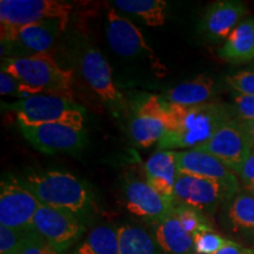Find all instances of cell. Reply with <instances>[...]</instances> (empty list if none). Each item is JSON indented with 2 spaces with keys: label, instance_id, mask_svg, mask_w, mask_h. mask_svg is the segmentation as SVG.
Wrapping results in <instances>:
<instances>
[{
  "label": "cell",
  "instance_id": "obj_11",
  "mask_svg": "<svg viewBox=\"0 0 254 254\" xmlns=\"http://www.w3.org/2000/svg\"><path fill=\"white\" fill-rule=\"evenodd\" d=\"M20 129L34 148L46 154L80 151L87 141L85 128L65 124L20 126Z\"/></svg>",
  "mask_w": 254,
  "mask_h": 254
},
{
  "label": "cell",
  "instance_id": "obj_5",
  "mask_svg": "<svg viewBox=\"0 0 254 254\" xmlns=\"http://www.w3.org/2000/svg\"><path fill=\"white\" fill-rule=\"evenodd\" d=\"M72 8L69 2L60 0H1L0 37L5 38L26 25L52 19L67 26Z\"/></svg>",
  "mask_w": 254,
  "mask_h": 254
},
{
  "label": "cell",
  "instance_id": "obj_27",
  "mask_svg": "<svg viewBox=\"0 0 254 254\" xmlns=\"http://www.w3.org/2000/svg\"><path fill=\"white\" fill-rule=\"evenodd\" d=\"M174 213L179 219L182 226L192 237L199 232L212 228V225L209 224L206 215L187 205L174 201Z\"/></svg>",
  "mask_w": 254,
  "mask_h": 254
},
{
  "label": "cell",
  "instance_id": "obj_31",
  "mask_svg": "<svg viewBox=\"0 0 254 254\" xmlns=\"http://www.w3.org/2000/svg\"><path fill=\"white\" fill-rule=\"evenodd\" d=\"M233 110L240 120H254V97L233 92Z\"/></svg>",
  "mask_w": 254,
  "mask_h": 254
},
{
  "label": "cell",
  "instance_id": "obj_15",
  "mask_svg": "<svg viewBox=\"0 0 254 254\" xmlns=\"http://www.w3.org/2000/svg\"><path fill=\"white\" fill-rule=\"evenodd\" d=\"M80 66L82 77L94 93L104 103L116 110H122L124 98L114 85L112 69L100 51L93 47L87 49L82 56Z\"/></svg>",
  "mask_w": 254,
  "mask_h": 254
},
{
  "label": "cell",
  "instance_id": "obj_22",
  "mask_svg": "<svg viewBox=\"0 0 254 254\" xmlns=\"http://www.w3.org/2000/svg\"><path fill=\"white\" fill-rule=\"evenodd\" d=\"M221 59L233 64L254 59V19L243 20L228 36L218 52Z\"/></svg>",
  "mask_w": 254,
  "mask_h": 254
},
{
  "label": "cell",
  "instance_id": "obj_28",
  "mask_svg": "<svg viewBox=\"0 0 254 254\" xmlns=\"http://www.w3.org/2000/svg\"><path fill=\"white\" fill-rule=\"evenodd\" d=\"M193 240L196 254H213L226 245L230 239L220 236L213 231V228H211L194 234Z\"/></svg>",
  "mask_w": 254,
  "mask_h": 254
},
{
  "label": "cell",
  "instance_id": "obj_26",
  "mask_svg": "<svg viewBox=\"0 0 254 254\" xmlns=\"http://www.w3.org/2000/svg\"><path fill=\"white\" fill-rule=\"evenodd\" d=\"M38 237L33 227L17 230L0 225V254H21Z\"/></svg>",
  "mask_w": 254,
  "mask_h": 254
},
{
  "label": "cell",
  "instance_id": "obj_20",
  "mask_svg": "<svg viewBox=\"0 0 254 254\" xmlns=\"http://www.w3.org/2000/svg\"><path fill=\"white\" fill-rule=\"evenodd\" d=\"M154 240L163 254H192L194 240L182 226L176 213L154 224Z\"/></svg>",
  "mask_w": 254,
  "mask_h": 254
},
{
  "label": "cell",
  "instance_id": "obj_6",
  "mask_svg": "<svg viewBox=\"0 0 254 254\" xmlns=\"http://www.w3.org/2000/svg\"><path fill=\"white\" fill-rule=\"evenodd\" d=\"M41 204L21 178L5 174L0 182V225L17 230L33 227Z\"/></svg>",
  "mask_w": 254,
  "mask_h": 254
},
{
  "label": "cell",
  "instance_id": "obj_25",
  "mask_svg": "<svg viewBox=\"0 0 254 254\" xmlns=\"http://www.w3.org/2000/svg\"><path fill=\"white\" fill-rule=\"evenodd\" d=\"M118 236L119 254H161L155 240L140 227L123 225Z\"/></svg>",
  "mask_w": 254,
  "mask_h": 254
},
{
  "label": "cell",
  "instance_id": "obj_16",
  "mask_svg": "<svg viewBox=\"0 0 254 254\" xmlns=\"http://www.w3.org/2000/svg\"><path fill=\"white\" fill-rule=\"evenodd\" d=\"M220 209L222 230L234 239L254 244V194L240 190Z\"/></svg>",
  "mask_w": 254,
  "mask_h": 254
},
{
  "label": "cell",
  "instance_id": "obj_33",
  "mask_svg": "<svg viewBox=\"0 0 254 254\" xmlns=\"http://www.w3.org/2000/svg\"><path fill=\"white\" fill-rule=\"evenodd\" d=\"M59 252L50 246L40 236L34 239L21 254H58Z\"/></svg>",
  "mask_w": 254,
  "mask_h": 254
},
{
  "label": "cell",
  "instance_id": "obj_2",
  "mask_svg": "<svg viewBox=\"0 0 254 254\" xmlns=\"http://www.w3.org/2000/svg\"><path fill=\"white\" fill-rule=\"evenodd\" d=\"M41 205L71 212L82 220L93 206L91 190L73 174L60 170L31 172L21 178Z\"/></svg>",
  "mask_w": 254,
  "mask_h": 254
},
{
  "label": "cell",
  "instance_id": "obj_4",
  "mask_svg": "<svg viewBox=\"0 0 254 254\" xmlns=\"http://www.w3.org/2000/svg\"><path fill=\"white\" fill-rule=\"evenodd\" d=\"M19 126L65 124L84 128L85 111L74 100L55 95L38 94L11 105Z\"/></svg>",
  "mask_w": 254,
  "mask_h": 254
},
{
  "label": "cell",
  "instance_id": "obj_14",
  "mask_svg": "<svg viewBox=\"0 0 254 254\" xmlns=\"http://www.w3.org/2000/svg\"><path fill=\"white\" fill-rule=\"evenodd\" d=\"M126 208L133 215L151 222L163 220L174 212V201L158 193L147 182L131 180L125 186Z\"/></svg>",
  "mask_w": 254,
  "mask_h": 254
},
{
  "label": "cell",
  "instance_id": "obj_36",
  "mask_svg": "<svg viewBox=\"0 0 254 254\" xmlns=\"http://www.w3.org/2000/svg\"><path fill=\"white\" fill-rule=\"evenodd\" d=\"M252 250H253V251H254V247H253V249H252Z\"/></svg>",
  "mask_w": 254,
  "mask_h": 254
},
{
  "label": "cell",
  "instance_id": "obj_21",
  "mask_svg": "<svg viewBox=\"0 0 254 254\" xmlns=\"http://www.w3.org/2000/svg\"><path fill=\"white\" fill-rule=\"evenodd\" d=\"M217 93L215 81L206 75H199L190 81L182 82L166 93L161 95L165 101L171 104L184 105V106H194L209 103Z\"/></svg>",
  "mask_w": 254,
  "mask_h": 254
},
{
  "label": "cell",
  "instance_id": "obj_13",
  "mask_svg": "<svg viewBox=\"0 0 254 254\" xmlns=\"http://www.w3.org/2000/svg\"><path fill=\"white\" fill-rule=\"evenodd\" d=\"M133 140L147 148L159 142L166 133V106L158 95H148L138 107L129 124Z\"/></svg>",
  "mask_w": 254,
  "mask_h": 254
},
{
  "label": "cell",
  "instance_id": "obj_1",
  "mask_svg": "<svg viewBox=\"0 0 254 254\" xmlns=\"http://www.w3.org/2000/svg\"><path fill=\"white\" fill-rule=\"evenodd\" d=\"M166 133L158 142L159 151L194 150L213 136L225 123L237 118L233 107L209 103L184 106L165 101Z\"/></svg>",
  "mask_w": 254,
  "mask_h": 254
},
{
  "label": "cell",
  "instance_id": "obj_34",
  "mask_svg": "<svg viewBox=\"0 0 254 254\" xmlns=\"http://www.w3.org/2000/svg\"><path fill=\"white\" fill-rule=\"evenodd\" d=\"M213 254H254V251L236 241L228 240L226 245Z\"/></svg>",
  "mask_w": 254,
  "mask_h": 254
},
{
  "label": "cell",
  "instance_id": "obj_8",
  "mask_svg": "<svg viewBox=\"0 0 254 254\" xmlns=\"http://www.w3.org/2000/svg\"><path fill=\"white\" fill-rule=\"evenodd\" d=\"M194 150L213 155L238 174L252 152L253 145L243 120L234 118L225 123L209 140Z\"/></svg>",
  "mask_w": 254,
  "mask_h": 254
},
{
  "label": "cell",
  "instance_id": "obj_3",
  "mask_svg": "<svg viewBox=\"0 0 254 254\" xmlns=\"http://www.w3.org/2000/svg\"><path fill=\"white\" fill-rule=\"evenodd\" d=\"M1 71L7 72L37 94L73 99V71L62 68L49 53L23 58L1 59Z\"/></svg>",
  "mask_w": 254,
  "mask_h": 254
},
{
  "label": "cell",
  "instance_id": "obj_24",
  "mask_svg": "<svg viewBox=\"0 0 254 254\" xmlns=\"http://www.w3.org/2000/svg\"><path fill=\"white\" fill-rule=\"evenodd\" d=\"M74 254H119L118 228L111 225L93 227Z\"/></svg>",
  "mask_w": 254,
  "mask_h": 254
},
{
  "label": "cell",
  "instance_id": "obj_7",
  "mask_svg": "<svg viewBox=\"0 0 254 254\" xmlns=\"http://www.w3.org/2000/svg\"><path fill=\"white\" fill-rule=\"evenodd\" d=\"M66 26L60 20L39 21L18 28L1 38V59L23 58L47 53Z\"/></svg>",
  "mask_w": 254,
  "mask_h": 254
},
{
  "label": "cell",
  "instance_id": "obj_32",
  "mask_svg": "<svg viewBox=\"0 0 254 254\" xmlns=\"http://www.w3.org/2000/svg\"><path fill=\"white\" fill-rule=\"evenodd\" d=\"M240 185L243 186V190L254 194V148L251 152L249 158L246 159L245 163L238 172Z\"/></svg>",
  "mask_w": 254,
  "mask_h": 254
},
{
  "label": "cell",
  "instance_id": "obj_12",
  "mask_svg": "<svg viewBox=\"0 0 254 254\" xmlns=\"http://www.w3.org/2000/svg\"><path fill=\"white\" fill-rule=\"evenodd\" d=\"M176 159L179 173L218 182L234 193L241 190L237 174L213 155L201 151L186 150L176 151Z\"/></svg>",
  "mask_w": 254,
  "mask_h": 254
},
{
  "label": "cell",
  "instance_id": "obj_10",
  "mask_svg": "<svg viewBox=\"0 0 254 254\" xmlns=\"http://www.w3.org/2000/svg\"><path fill=\"white\" fill-rule=\"evenodd\" d=\"M33 228L57 252H63L80 239L85 225L71 212L40 205L34 215Z\"/></svg>",
  "mask_w": 254,
  "mask_h": 254
},
{
  "label": "cell",
  "instance_id": "obj_30",
  "mask_svg": "<svg viewBox=\"0 0 254 254\" xmlns=\"http://www.w3.org/2000/svg\"><path fill=\"white\" fill-rule=\"evenodd\" d=\"M0 94L11 95V97L19 98L20 100L28 98L25 85L5 71L0 72Z\"/></svg>",
  "mask_w": 254,
  "mask_h": 254
},
{
  "label": "cell",
  "instance_id": "obj_35",
  "mask_svg": "<svg viewBox=\"0 0 254 254\" xmlns=\"http://www.w3.org/2000/svg\"><path fill=\"white\" fill-rule=\"evenodd\" d=\"M243 124L245 126L247 133H249L251 142H252L254 148V120H243Z\"/></svg>",
  "mask_w": 254,
  "mask_h": 254
},
{
  "label": "cell",
  "instance_id": "obj_19",
  "mask_svg": "<svg viewBox=\"0 0 254 254\" xmlns=\"http://www.w3.org/2000/svg\"><path fill=\"white\" fill-rule=\"evenodd\" d=\"M146 182L165 198L174 201L178 174L176 151H158L145 164Z\"/></svg>",
  "mask_w": 254,
  "mask_h": 254
},
{
  "label": "cell",
  "instance_id": "obj_29",
  "mask_svg": "<svg viewBox=\"0 0 254 254\" xmlns=\"http://www.w3.org/2000/svg\"><path fill=\"white\" fill-rule=\"evenodd\" d=\"M226 82L232 91L237 93L254 97V72L240 71L228 75Z\"/></svg>",
  "mask_w": 254,
  "mask_h": 254
},
{
  "label": "cell",
  "instance_id": "obj_9",
  "mask_svg": "<svg viewBox=\"0 0 254 254\" xmlns=\"http://www.w3.org/2000/svg\"><path fill=\"white\" fill-rule=\"evenodd\" d=\"M237 193L222 184L190 174H178L174 201L193 207L204 215H213Z\"/></svg>",
  "mask_w": 254,
  "mask_h": 254
},
{
  "label": "cell",
  "instance_id": "obj_17",
  "mask_svg": "<svg viewBox=\"0 0 254 254\" xmlns=\"http://www.w3.org/2000/svg\"><path fill=\"white\" fill-rule=\"evenodd\" d=\"M107 40L114 53L123 58L152 55L141 31L128 19L118 14L113 7L107 12Z\"/></svg>",
  "mask_w": 254,
  "mask_h": 254
},
{
  "label": "cell",
  "instance_id": "obj_23",
  "mask_svg": "<svg viewBox=\"0 0 254 254\" xmlns=\"http://www.w3.org/2000/svg\"><path fill=\"white\" fill-rule=\"evenodd\" d=\"M113 4L120 11L142 19L150 27H160L166 21L168 4L164 0H116Z\"/></svg>",
  "mask_w": 254,
  "mask_h": 254
},
{
  "label": "cell",
  "instance_id": "obj_18",
  "mask_svg": "<svg viewBox=\"0 0 254 254\" xmlns=\"http://www.w3.org/2000/svg\"><path fill=\"white\" fill-rule=\"evenodd\" d=\"M246 6L244 2L236 0H220L209 6L202 18L200 27L208 39H227L241 19L246 14Z\"/></svg>",
  "mask_w": 254,
  "mask_h": 254
}]
</instances>
